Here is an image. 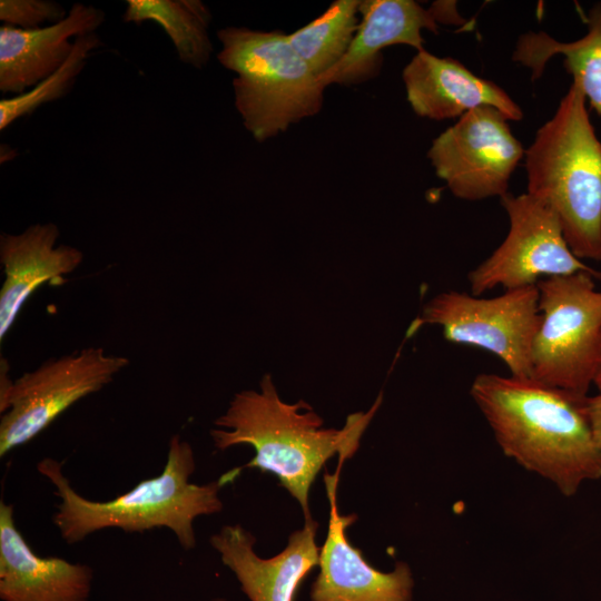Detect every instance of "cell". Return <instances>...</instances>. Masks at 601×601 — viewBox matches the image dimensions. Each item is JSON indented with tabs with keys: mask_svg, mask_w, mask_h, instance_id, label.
<instances>
[{
	"mask_svg": "<svg viewBox=\"0 0 601 601\" xmlns=\"http://www.w3.org/2000/svg\"><path fill=\"white\" fill-rule=\"evenodd\" d=\"M470 394L508 457L574 495L601 479V460L583 397L532 377L479 374ZM585 397V396H584Z\"/></svg>",
	"mask_w": 601,
	"mask_h": 601,
	"instance_id": "6da1fadb",
	"label": "cell"
},
{
	"mask_svg": "<svg viewBox=\"0 0 601 601\" xmlns=\"http://www.w3.org/2000/svg\"><path fill=\"white\" fill-rule=\"evenodd\" d=\"M382 400L381 393L367 412L351 414L342 428H324L323 418L305 401L290 404L280 400L272 376L266 374L258 391L244 390L234 395L209 434L220 451L250 445L255 455L239 469L276 475L307 521L312 519L309 492L317 474L333 456H338L342 467L355 454Z\"/></svg>",
	"mask_w": 601,
	"mask_h": 601,
	"instance_id": "7a4b0ae2",
	"label": "cell"
},
{
	"mask_svg": "<svg viewBox=\"0 0 601 601\" xmlns=\"http://www.w3.org/2000/svg\"><path fill=\"white\" fill-rule=\"evenodd\" d=\"M37 469L60 499L52 521L67 544L79 543L90 534L110 528L129 533L166 528L185 551L196 545L195 520L223 510L219 492L240 472L238 467L209 483H191L195 453L179 434L170 437L166 464L159 475L145 479L108 501L80 495L63 474L62 463L52 457L39 461Z\"/></svg>",
	"mask_w": 601,
	"mask_h": 601,
	"instance_id": "3957f363",
	"label": "cell"
},
{
	"mask_svg": "<svg viewBox=\"0 0 601 601\" xmlns=\"http://www.w3.org/2000/svg\"><path fill=\"white\" fill-rule=\"evenodd\" d=\"M524 168L526 193L554 210L574 255L601 260V141L574 83L525 149Z\"/></svg>",
	"mask_w": 601,
	"mask_h": 601,
	"instance_id": "277c9868",
	"label": "cell"
},
{
	"mask_svg": "<svg viewBox=\"0 0 601 601\" xmlns=\"http://www.w3.org/2000/svg\"><path fill=\"white\" fill-rule=\"evenodd\" d=\"M217 38L218 61L237 75L235 107L255 140L266 141L319 112L325 87L287 33L227 27Z\"/></svg>",
	"mask_w": 601,
	"mask_h": 601,
	"instance_id": "5b68a950",
	"label": "cell"
},
{
	"mask_svg": "<svg viewBox=\"0 0 601 601\" xmlns=\"http://www.w3.org/2000/svg\"><path fill=\"white\" fill-rule=\"evenodd\" d=\"M588 273L536 284L541 322L532 343L531 377L584 397L601 353V290Z\"/></svg>",
	"mask_w": 601,
	"mask_h": 601,
	"instance_id": "8992f818",
	"label": "cell"
},
{
	"mask_svg": "<svg viewBox=\"0 0 601 601\" xmlns=\"http://www.w3.org/2000/svg\"><path fill=\"white\" fill-rule=\"evenodd\" d=\"M129 364L124 356L89 346L49 358L17 380L0 367V456L24 445L81 398L99 392Z\"/></svg>",
	"mask_w": 601,
	"mask_h": 601,
	"instance_id": "52a82bcc",
	"label": "cell"
},
{
	"mask_svg": "<svg viewBox=\"0 0 601 601\" xmlns=\"http://www.w3.org/2000/svg\"><path fill=\"white\" fill-rule=\"evenodd\" d=\"M540 322L536 285L491 298L449 290L426 303L408 334L424 324L439 325L447 341L483 348L497 356L512 376L531 377L530 354Z\"/></svg>",
	"mask_w": 601,
	"mask_h": 601,
	"instance_id": "ba28073f",
	"label": "cell"
},
{
	"mask_svg": "<svg viewBox=\"0 0 601 601\" xmlns=\"http://www.w3.org/2000/svg\"><path fill=\"white\" fill-rule=\"evenodd\" d=\"M509 231L500 246L467 274L471 294L497 286L515 289L550 277L588 273L601 282V270L587 265L570 248L554 210L528 193L500 198Z\"/></svg>",
	"mask_w": 601,
	"mask_h": 601,
	"instance_id": "9c48e42d",
	"label": "cell"
},
{
	"mask_svg": "<svg viewBox=\"0 0 601 601\" xmlns=\"http://www.w3.org/2000/svg\"><path fill=\"white\" fill-rule=\"evenodd\" d=\"M497 109L479 107L433 139L427 158L459 199L502 198L525 149Z\"/></svg>",
	"mask_w": 601,
	"mask_h": 601,
	"instance_id": "30bf717a",
	"label": "cell"
},
{
	"mask_svg": "<svg viewBox=\"0 0 601 601\" xmlns=\"http://www.w3.org/2000/svg\"><path fill=\"white\" fill-rule=\"evenodd\" d=\"M339 471L341 466H337L335 474H324L329 520L319 551V572L311 588V601H413L414 578L406 562H396L392 571H380L349 542L346 529L357 515L338 512Z\"/></svg>",
	"mask_w": 601,
	"mask_h": 601,
	"instance_id": "8fae6325",
	"label": "cell"
},
{
	"mask_svg": "<svg viewBox=\"0 0 601 601\" xmlns=\"http://www.w3.org/2000/svg\"><path fill=\"white\" fill-rule=\"evenodd\" d=\"M318 523L311 519L289 534L285 549L273 558L255 552L256 538L240 524L224 525L209 539L250 601H294L307 574L318 566Z\"/></svg>",
	"mask_w": 601,
	"mask_h": 601,
	"instance_id": "7c38bea8",
	"label": "cell"
},
{
	"mask_svg": "<svg viewBox=\"0 0 601 601\" xmlns=\"http://www.w3.org/2000/svg\"><path fill=\"white\" fill-rule=\"evenodd\" d=\"M402 78L413 111L431 120L462 117L489 106L509 120L523 118L521 107L497 83L484 79L452 57L420 50L404 67Z\"/></svg>",
	"mask_w": 601,
	"mask_h": 601,
	"instance_id": "4fadbf2b",
	"label": "cell"
},
{
	"mask_svg": "<svg viewBox=\"0 0 601 601\" xmlns=\"http://www.w3.org/2000/svg\"><path fill=\"white\" fill-rule=\"evenodd\" d=\"M93 570L58 556H39L16 525L12 504L0 502V599L89 601Z\"/></svg>",
	"mask_w": 601,
	"mask_h": 601,
	"instance_id": "5bb4252c",
	"label": "cell"
},
{
	"mask_svg": "<svg viewBox=\"0 0 601 601\" xmlns=\"http://www.w3.org/2000/svg\"><path fill=\"white\" fill-rule=\"evenodd\" d=\"M359 13L362 20L347 52L329 71L318 77L325 88L368 81L381 71L383 49L407 45L420 51L424 49L422 30L439 31L431 10L413 0H364Z\"/></svg>",
	"mask_w": 601,
	"mask_h": 601,
	"instance_id": "9a60e30c",
	"label": "cell"
},
{
	"mask_svg": "<svg viewBox=\"0 0 601 601\" xmlns=\"http://www.w3.org/2000/svg\"><path fill=\"white\" fill-rule=\"evenodd\" d=\"M105 12L75 3L59 22L26 30L8 24L0 28V90L21 95L58 70L73 49L71 38L95 33Z\"/></svg>",
	"mask_w": 601,
	"mask_h": 601,
	"instance_id": "2e32d148",
	"label": "cell"
},
{
	"mask_svg": "<svg viewBox=\"0 0 601 601\" xmlns=\"http://www.w3.org/2000/svg\"><path fill=\"white\" fill-rule=\"evenodd\" d=\"M53 223L29 226L20 234H1L0 264L4 279L0 289V339L13 325L20 309L41 285L60 284L83 259L77 247L60 244Z\"/></svg>",
	"mask_w": 601,
	"mask_h": 601,
	"instance_id": "e0dca14e",
	"label": "cell"
},
{
	"mask_svg": "<svg viewBox=\"0 0 601 601\" xmlns=\"http://www.w3.org/2000/svg\"><path fill=\"white\" fill-rule=\"evenodd\" d=\"M587 33L573 41H559L545 31L522 33L512 60L531 71V79L542 77L548 61L563 56V66L574 83L601 117V1L585 14Z\"/></svg>",
	"mask_w": 601,
	"mask_h": 601,
	"instance_id": "ac0fdd59",
	"label": "cell"
},
{
	"mask_svg": "<svg viewBox=\"0 0 601 601\" xmlns=\"http://www.w3.org/2000/svg\"><path fill=\"white\" fill-rule=\"evenodd\" d=\"M211 14L198 0H128L125 22L158 23L170 38L179 59L194 68H204L213 43L208 36Z\"/></svg>",
	"mask_w": 601,
	"mask_h": 601,
	"instance_id": "d6986e66",
	"label": "cell"
},
{
	"mask_svg": "<svg viewBox=\"0 0 601 601\" xmlns=\"http://www.w3.org/2000/svg\"><path fill=\"white\" fill-rule=\"evenodd\" d=\"M361 0H336L327 10L288 35L296 52L321 77L347 52L358 28Z\"/></svg>",
	"mask_w": 601,
	"mask_h": 601,
	"instance_id": "ffe728a7",
	"label": "cell"
},
{
	"mask_svg": "<svg viewBox=\"0 0 601 601\" xmlns=\"http://www.w3.org/2000/svg\"><path fill=\"white\" fill-rule=\"evenodd\" d=\"M100 46L96 32L76 38L72 52L58 70L28 91L0 100V130L40 106L63 97L85 68L90 53Z\"/></svg>",
	"mask_w": 601,
	"mask_h": 601,
	"instance_id": "44dd1931",
	"label": "cell"
},
{
	"mask_svg": "<svg viewBox=\"0 0 601 601\" xmlns=\"http://www.w3.org/2000/svg\"><path fill=\"white\" fill-rule=\"evenodd\" d=\"M67 16L60 3L50 0H1L0 20L4 24L32 30L56 23Z\"/></svg>",
	"mask_w": 601,
	"mask_h": 601,
	"instance_id": "7402d4cb",
	"label": "cell"
},
{
	"mask_svg": "<svg viewBox=\"0 0 601 601\" xmlns=\"http://www.w3.org/2000/svg\"><path fill=\"white\" fill-rule=\"evenodd\" d=\"M582 408L590 423L597 450L601 460V393L587 395L582 400Z\"/></svg>",
	"mask_w": 601,
	"mask_h": 601,
	"instance_id": "603a6c76",
	"label": "cell"
},
{
	"mask_svg": "<svg viewBox=\"0 0 601 601\" xmlns=\"http://www.w3.org/2000/svg\"><path fill=\"white\" fill-rule=\"evenodd\" d=\"M434 16L437 24H457L462 26L465 20L456 10V1H435L428 8Z\"/></svg>",
	"mask_w": 601,
	"mask_h": 601,
	"instance_id": "cb8c5ba5",
	"label": "cell"
},
{
	"mask_svg": "<svg viewBox=\"0 0 601 601\" xmlns=\"http://www.w3.org/2000/svg\"><path fill=\"white\" fill-rule=\"evenodd\" d=\"M593 386H595L598 392L601 393V353H600L598 368H597L594 380H593Z\"/></svg>",
	"mask_w": 601,
	"mask_h": 601,
	"instance_id": "d4e9b609",
	"label": "cell"
},
{
	"mask_svg": "<svg viewBox=\"0 0 601 601\" xmlns=\"http://www.w3.org/2000/svg\"><path fill=\"white\" fill-rule=\"evenodd\" d=\"M211 601H228V600L225 599V598H215V599H213Z\"/></svg>",
	"mask_w": 601,
	"mask_h": 601,
	"instance_id": "484cf974",
	"label": "cell"
}]
</instances>
